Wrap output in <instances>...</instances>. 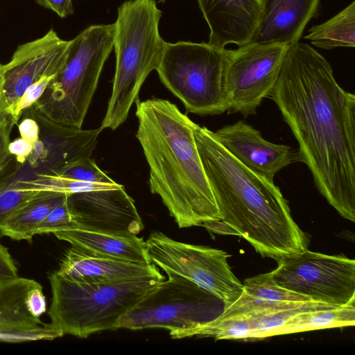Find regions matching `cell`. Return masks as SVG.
Instances as JSON below:
<instances>
[{
    "label": "cell",
    "mask_w": 355,
    "mask_h": 355,
    "mask_svg": "<svg viewBox=\"0 0 355 355\" xmlns=\"http://www.w3.org/2000/svg\"><path fill=\"white\" fill-rule=\"evenodd\" d=\"M299 148L297 161L345 218L355 221V96L311 45H289L270 94Z\"/></svg>",
    "instance_id": "6da1fadb"
},
{
    "label": "cell",
    "mask_w": 355,
    "mask_h": 355,
    "mask_svg": "<svg viewBox=\"0 0 355 355\" xmlns=\"http://www.w3.org/2000/svg\"><path fill=\"white\" fill-rule=\"evenodd\" d=\"M212 132L195 124L196 144L221 220L201 225L241 236L262 256L275 260L306 250V235L279 188L236 159Z\"/></svg>",
    "instance_id": "7a4b0ae2"
},
{
    "label": "cell",
    "mask_w": 355,
    "mask_h": 355,
    "mask_svg": "<svg viewBox=\"0 0 355 355\" xmlns=\"http://www.w3.org/2000/svg\"><path fill=\"white\" fill-rule=\"evenodd\" d=\"M139 140L149 187L180 228L220 221L194 137L195 123L168 100L136 101Z\"/></svg>",
    "instance_id": "3957f363"
},
{
    "label": "cell",
    "mask_w": 355,
    "mask_h": 355,
    "mask_svg": "<svg viewBox=\"0 0 355 355\" xmlns=\"http://www.w3.org/2000/svg\"><path fill=\"white\" fill-rule=\"evenodd\" d=\"M161 17L155 0H128L118 8L116 70L102 130H114L125 121L144 82L157 68L166 43L159 32Z\"/></svg>",
    "instance_id": "277c9868"
},
{
    "label": "cell",
    "mask_w": 355,
    "mask_h": 355,
    "mask_svg": "<svg viewBox=\"0 0 355 355\" xmlns=\"http://www.w3.org/2000/svg\"><path fill=\"white\" fill-rule=\"evenodd\" d=\"M52 300L48 315L64 335L79 338L116 329L121 318L166 279L163 275L128 281L83 283L55 271L49 277Z\"/></svg>",
    "instance_id": "5b68a950"
},
{
    "label": "cell",
    "mask_w": 355,
    "mask_h": 355,
    "mask_svg": "<svg viewBox=\"0 0 355 355\" xmlns=\"http://www.w3.org/2000/svg\"><path fill=\"white\" fill-rule=\"evenodd\" d=\"M114 24L92 25L70 40L64 64L30 109L81 128L104 64L114 47Z\"/></svg>",
    "instance_id": "8992f818"
},
{
    "label": "cell",
    "mask_w": 355,
    "mask_h": 355,
    "mask_svg": "<svg viewBox=\"0 0 355 355\" xmlns=\"http://www.w3.org/2000/svg\"><path fill=\"white\" fill-rule=\"evenodd\" d=\"M225 50L205 42L165 43L156 71L187 112L205 116L227 111Z\"/></svg>",
    "instance_id": "52a82bcc"
},
{
    "label": "cell",
    "mask_w": 355,
    "mask_h": 355,
    "mask_svg": "<svg viewBox=\"0 0 355 355\" xmlns=\"http://www.w3.org/2000/svg\"><path fill=\"white\" fill-rule=\"evenodd\" d=\"M168 279L124 315L116 329L162 328L171 331L197 327L218 315L220 300L183 277L167 273Z\"/></svg>",
    "instance_id": "ba28073f"
},
{
    "label": "cell",
    "mask_w": 355,
    "mask_h": 355,
    "mask_svg": "<svg viewBox=\"0 0 355 355\" xmlns=\"http://www.w3.org/2000/svg\"><path fill=\"white\" fill-rule=\"evenodd\" d=\"M150 263L164 270L189 279L208 291L223 304V310L241 296L243 285L232 271L223 250L175 241L160 232L147 241Z\"/></svg>",
    "instance_id": "9c48e42d"
},
{
    "label": "cell",
    "mask_w": 355,
    "mask_h": 355,
    "mask_svg": "<svg viewBox=\"0 0 355 355\" xmlns=\"http://www.w3.org/2000/svg\"><path fill=\"white\" fill-rule=\"evenodd\" d=\"M270 272L279 286L313 301L336 306L355 303V261L307 249L277 260Z\"/></svg>",
    "instance_id": "30bf717a"
},
{
    "label": "cell",
    "mask_w": 355,
    "mask_h": 355,
    "mask_svg": "<svg viewBox=\"0 0 355 355\" xmlns=\"http://www.w3.org/2000/svg\"><path fill=\"white\" fill-rule=\"evenodd\" d=\"M288 45L250 42L225 50L224 81L227 113H257L278 79Z\"/></svg>",
    "instance_id": "8fae6325"
},
{
    "label": "cell",
    "mask_w": 355,
    "mask_h": 355,
    "mask_svg": "<svg viewBox=\"0 0 355 355\" xmlns=\"http://www.w3.org/2000/svg\"><path fill=\"white\" fill-rule=\"evenodd\" d=\"M69 44L70 40L61 39L51 29L42 37L19 45L8 63L0 64V108L12 118L18 101L30 86L58 73Z\"/></svg>",
    "instance_id": "7c38bea8"
},
{
    "label": "cell",
    "mask_w": 355,
    "mask_h": 355,
    "mask_svg": "<svg viewBox=\"0 0 355 355\" xmlns=\"http://www.w3.org/2000/svg\"><path fill=\"white\" fill-rule=\"evenodd\" d=\"M78 228L113 234H138L144 224L135 201L124 186L93 190L67 196Z\"/></svg>",
    "instance_id": "4fadbf2b"
},
{
    "label": "cell",
    "mask_w": 355,
    "mask_h": 355,
    "mask_svg": "<svg viewBox=\"0 0 355 355\" xmlns=\"http://www.w3.org/2000/svg\"><path fill=\"white\" fill-rule=\"evenodd\" d=\"M22 117L36 120L40 128V139L33 144V150L28 159L37 173L60 168L71 162L91 157L103 130L69 127L52 122L30 108Z\"/></svg>",
    "instance_id": "5bb4252c"
},
{
    "label": "cell",
    "mask_w": 355,
    "mask_h": 355,
    "mask_svg": "<svg viewBox=\"0 0 355 355\" xmlns=\"http://www.w3.org/2000/svg\"><path fill=\"white\" fill-rule=\"evenodd\" d=\"M212 134L240 163L271 181L281 169L297 161V153L291 146L266 140L243 121L225 125Z\"/></svg>",
    "instance_id": "9a60e30c"
},
{
    "label": "cell",
    "mask_w": 355,
    "mask_h": 355,
    "mask_svg": "<svg viewBox=\"0 0 355 355\" xmlns=\"http://www.w3.org/2000/svg\"><path fill=\"white\" fill-rule=\"evenodd\" d=\"M210 30L209 44L225 49L251 42L256 31L261 0H197Z\"/></svg>",
    "instance_id": "2e32d148"
},
{
    "label": "cell",
    "mask_w": 355,
    "mask_h": 355,
    "mask_svg": "<svg viewBox=\"0 0 355 355\" xmlns=\"http://www.w3.org/2000/svg\"><path fill=\"white\" fill-rule=\"evenodd\" d=\"M320 0H261L259 23L251 42L291 45L318 12Z\"/></svg>",
    "instance_id": "e0dca14e"
},
{
    "label": "cell",
    "mask_w": 355,
    "mask_h": 355,
    "mask_svg": "<svg viewBox=\"0 0 355 355\" xmlns=\"http://www.w3.org/2000/svg\"><path fill=\"white\" fill-rule=\"evenodd\" d=\"M67 279L83 283L132 280L162 275L153 263L141 264L108 258L71 246L55 271Z\"/></svg>",
    "instance_id": "ac0fdd59"
},
{
    "label": "cell",
    "mask_w": 355,
    "mask_h": 355,
    "mask_svg": "<svg viewBox=\"0 0 355 355\" xmlns=\"http://www.w3.org/2000/svg\"><path fill=\"white\" fill-rule=\"evenodd\" d=\"M53 234L59 240L89 253L128 262L151 263L146 241L137 234H113L80 228L58 231Z\"/></svg>",
    "instance_id": "d6986e66"
},
{
    "label": "cell",
    "mask_w": 355,
    "mask_h": 355,
    "mask_svg": "<svg viewBox=\"0 0 355 355\" xmlns=\"http://www.w3.org/2000/svg\"><path fill=\"white\" fill-rule=\"evenodd\" d=\"M239 299L223 311L220 316L262 313L293 306L309 298L277 285L270 272L246 279Z\"/></svg>",
    "instance_id": "ffe728a7"
},
{
    "label": "cell",
    "mask_w": 355,
    "mask_h": 355,
    "mask_svg": "<svg viewBox=\"0 0 355 355\" xmlns=\"http://www.w3.org/2000/svg\"><path fill=\"white\" fill-rule=\"evenodd\" d=\"M67 196L61 193L42 191L0 223V235L31 242L42 221Z\"/></svg>",
    "instance_id": "44dd1931"
},
{
    "label": "cell",
    "mask_w": 355,
    "mask_h": 355,
    "mask_svg": "<svg viewBox=\"0 0 355 355\" xmlns=\"http://www.w3.org/2000/svg\"><path fill=\"white\" fill-rule=\"evenodd\" d=\"M39 284L19 277L0 283V328H36L45 324L31 314L25 303L28 291Z\"/></svg>",
    "instance_id": "7402d4cb"
},
{
    "label": "cell",
    "mask_w": 355,
    "mask_h": 355,
    "mask_svg": "<svg viewBox=\"0 0 355 355\" xmlns=\"http://www.w3.org/2000/svg\"><path fill=\"white\" fill-rule=\"evenodd\" d=\"M304 37L318 48L330 50L355 46V1L319 25L313 26Z\"/></svg>",
    "instance_id": "603a6c76"
},
{
    "label": "cell",
    "mask_w": 355,
    "mask_h": 355,
    "mask_svg": "<svg viewBox=\"0 0 355 355\" xmlns=\"http://www.w3.org/2000/svg\"><path fill=\"white\" fill-rule=\"evenodd\" d=\"M355 303L330 309L304 311L291 318L276 335L354 326Z\"/></svg>",
    "instance_id": "cb8c5ba5"
},
{
    "label": "cell",
    "mask_w": 355,
    "mask_h": 355,
    "mask_svg": "<svg viewBox=\"0 0 355 355\" xmlns=\"http://www.w3.org/2000/svg\"><path fill=\"white\" fill-rule=\"evenodd\" d=\"M33 175L34 171L27 162L21 164L12 155L10 156L0 171V223L42 192L17 187L20 179Z\"/></svg>",
    "instance_id": "d4e9b609"
},
{
    "label": "cell",
    "mask_w": 355,
    "mask_h": 355,
    "mask_svg": "<svg viewBox=\"0 0 355 355\" xmlns=\"http://www.w3.org/2000/svg\"><path fill=\"white\" fill-rule=\"evenodd\" d=\"M44 173L90 183L108 184L116 183L104 173L90 157L78 159L56 170Z\"/></svg>",
    "instance_id": "484cf974"
},
{
    "label": "cell",
    "mask_w": 355,
    "mask_h": 355,
    "mask_svg": "<svg viewBox=\"0 0 355 355\" xmlns=\"http://www.w3.org/2000/svg\"><path fill=\"white\" fill-rule=\"evenodd\" d=\"M62 332L51 323H45L36 328L1 329L0 342L21 343L33 340H51L62 337Z\"/></svg>",
    "instance_id": "4316f807"
},
{
    "label": "cell",
    "mask_w": 355,
    "mask_h": 355,
    "mask_svg": "<svg viewBox=\"0 0 355 355\" xmlns=\"http://www.w3.org/2000/svg\"><path fill=\"white\" fill-rule=\"evenodd\" d=\"M78 228L73 220L67 197L60 205L53 208L40 224L36 234L54 233L58 231Z\"/></svg>",
    "instance_id": "83f0119b"
},
{
    "label": "cell",
    "mask_w": 355,
    "mask_h": 355,
    "mask_svg": "<svg viewBox=\"0 0 355 355\" xmlns=\"http://www.w3.org/2000/svg\"><path fill=\"white\" fill-rule=\"evenodd\" d=\"M14 125L15 123L12 116L0 108V171L5 167L11 156L8 146Z\"/></svg>",
    "instance_id": "f1b7e54d"
},
{
    "label": "cell",
    "mask_w": 355,
    "mask_h": 355,
    "mask_svg": "<svg viewBox=\"0 0 355 355\" xmlns=\"http://www.w3.org/2000/svg\"><path fill=\"white\" fill-rule=\"evenodd\" d=\"M25 303L28 311L35 318H40L46 312V301L40 284L28 291Z\"/></svg>",
    "instance_id": "f546056e"
},
{
    "label": "cell",
    "mask_w": 355,
    "mask_h": 355,
    "mask_svg": "<svg viewBox=\"0 0 355 355\" xmlns=\"http://www.w3.org/2000/svg\"><path fill=\"white\" fill-rule=\"evenodd\" d=\"M17 277H19L17 267L8 248L0 241V283Z\"/></svg>",
    "instance_id": "4dcf8cb0"
},
{
    "label": "cell",
    "mask_w": 355,
    "mask_h": 355,
    "mask_svg": "<svg viewBox=\"0 0 355 355\" xmlns=\"http://www.w3.org/2000/svg\"><path fill=\"white\" fill-rule=\"evenodd\" d=\"M8 150L18 163L24 164L33 150V144L22 137L17 138L10 141Z\"/></svg>",
    "instance_id": "1f68e13d"
},
{
    "label": "cell",
    "mask_w": 355,
    "mask_h": 355,
    "mask_svg": "<svg viewBox=\"0 0 355 355\" xmlns=\"http://www.w3.org/2000/svg\"><path fill=\"white\" fill-rule=\"evenodd\" d=\"M18 129L21 137L34 144L39 141L40 128L37 121L31 117H23L18 123Z\"/></svg>",
    "instance_id": "d6a6232c"
},
{
    "label": "cell",
    "mask_w": 355,
    "mask_h": 355,
    "mask_svg": "<svg viewBox=\"0 0 355 355\" xmlns=\"http://www.w3.org/2000/svg\"><path fill=\"white\" fill-rule=\"evenodd\" d=\"M41 6L55 12L61 18L73 13L72 0H35Z\"/></svg>",
    "instance_id": "836d02e7"
},
{
    "label": "cell",
    "mask_w": 355,
    "mask_h": 355,
    "mask_svg": "<svg viewBox=\"0 0 355 355\" xmlns=\"http://www.w3.org/2000/svg\"><path fill=\"white\" fill-rule=\"evenodd\" d=\"M1 64V63H0Z\"/></svg>",
    "instance_id": "e575fe53"
}]
</instances>
